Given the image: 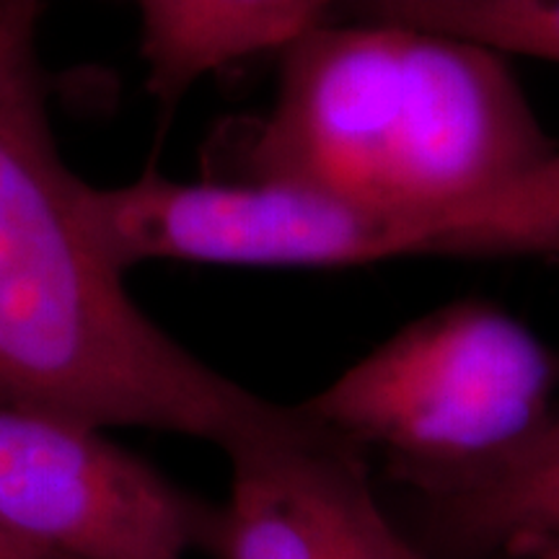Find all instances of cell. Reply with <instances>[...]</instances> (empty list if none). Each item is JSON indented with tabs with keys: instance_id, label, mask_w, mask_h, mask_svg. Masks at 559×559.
Here are the masks:
<instances>
[{
	"instance_id": "30bf717a",
	"label": "cell",
	"mask_w": 559,
	"mask_h": 559,
	"mask_svg": "<svg viewBox=\"0 0 559 559\" xmlns=\"http://www.w3.org/2000/svg\"><path fill=\"white\" fill-rule=\"evenodd\" d=\"M0 559H60V557L50 555V551L34 549L29 544L13 539L11 534H5V531L0 528Z\"/></svg>"
},
{
	"instance_id": "8fae6325",
	"label": "cell",
	"mask_w": 559,
	"mask_h": 559,
	"mask_svg": "<svg viewBox=\"0 0 559 559\" xmlns=\"http://www.w3.org/2000/svg\"><path fill=\"white\" fill-rule=\"evenodd\" d=\"M402 3H412V0H342V5L358 11L360 19L376 16V13L394 9V5H402Z\"/></svg>"
},
{
	"instance_id": "277c9868",
	"label": "cell",
	"mask_w": 559,
	"mask_h": 559,
	"mask_svg": "<svg viewBox=\"0 0 559 559\" xmlns=\"http://www.w3.org/2000/svg\"><path fill=\"white\" fill-rule=\"evenodd\" d=\"M202 502L107 430L0 404V528L60 559H185L207 539Z\"/></svg>"
},
{
	"instance_id": "3957f363",
	"label": "cell",
	"mask_w": 559,
	"mask_h": 559,
	"mask_svg": "<svg viewBox=\"0 0 559 559\" xmlns=\"http://www.w3.org/2000/svg\"><path fill=\"white\" fill-rule=\"evenodd\" d=\"M559 355L487 300L425 313L300 407L402 487L508 449L555 412Z\"/></svg>"
},
{
	"instance_id": "8992f818",
	"label": "cell",
	"mask_w": 559,
	"mask_h": 559,
	"mask_svg": "<svg viewBox=\"0 0 559 559\" xmlns=\"http://www.w3.org/2000/svg\"><path fill=\"white\" fill-rule=\"evenodd\" d=\"M425 559H500L559 539V409L508 449L407 485Z\"/></svg>"
},
{
	"instance_id": "6da1fadb",
	"label": "cell",
	"mask_w": 559,
	"mask_h": 559,
	"mask_svg": "<svg viewBox=\"0 0 559 559\" xmlns=\"http://www.w3.org/2000/svg\"><path fill=\"white\" fill-rule=\"evenodd\" d=\"M41 9L0 41V404L102 430L145 428L228 453L283 428V407L171 340L124 288L62 160L37 58Z\"/></svg>"
},
{
	"instance_id": "9c48e42d",
	"label": "cell",
	"mask_w": 559,
	"mask_h": 559,
	"mask_svg": "<svg viewBox=\"0 0 559 559\" xmlns=\"http://www.w3.org/2000/svg\"><path fill=\"white\" fill-rule=\"evenodd\" d=\"M37 9H45V0H0V41L19 19Z\"/></svg>"
},
{
	"instance_id": "7c38bea8",
	"label": "cell",
	"mask_w": 559,
	"mask_h": 559,
	"mask_svg": "<svg viewBox=\"0 0 559 559\" xmlns=\"http://www.w3.org/2000/svg\"><path fill=\"white\" fill-rule=\"evenodd\" d=\"M513 559H559V539L534 544V547L519 551Z\"/></svg>"
},
{
	"instance_id": "5b68a950",
	"label": "cell",
	"mask_w": 559,
	"mask_h": 559,
	"mask_svg": "<svg viewBox=\"0 0 559 559\" xmlns=\"http://www.w3.org/2000/svg\"><path fill=\"white\" fill-rule=\"evenodd\" d=\"M226 456L228 500L202 547L215 559H425L383 510L366 453L300 404Z\"/></svg>"
},
{
	"instance_id": "52a82bcc",
	"label": "cell",
	"mask_w": 559,
	"mask_h": 559,
	"mask_svg": "<svg viewBox=\"0 0 559 559\" xmlns=\"http://www.w3.org/2000/svg\"><path fill=\"white\" fill-rule=\"evenodd\" d=\"M145 86L166 109L223 68L283 52L342 0H135Z\"/></svg>"
},
{
	"instance_id": "7a4b0ae2",
	"label": "cell",
	"mask_w": 559,
	"mask_h": 559,
	"mask_svg": "<svg viewBox=\"0 0 559 559\" xmlns=\"http://www.w3.org/2000/svg\"><path fill=\"white\" fill-rule=\"evenodd\" d=\"M557 151L498 50L396 21H324L280 52L243 179L440 210L500 190Z\"/></svg>"
},
{
	"instance_id": "ba28073f",
	"label": "cell",
	"mask_w": 559,
	"mask_h": 559,
	"mask_svg": "<svg viewBox=\"0 0 559 559\" xmlns=\"http://www.w3.org/2000/svg\"><path fill=\"white\" fill-rule=\"evenodd\" d=\"M366 19L453 34L506 58L559 62V0H412Z\"/></svg>"
}]
</instances>
